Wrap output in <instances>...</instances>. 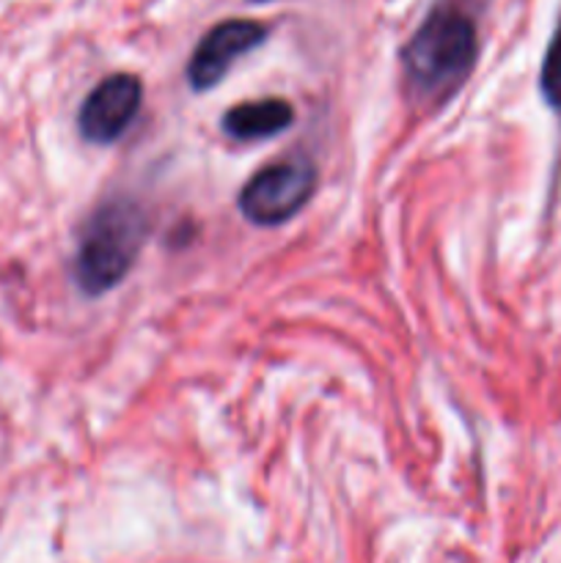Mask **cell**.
Here are the masks:
<instances>
[{"label":"cell","mask_w":561,"mask_h":563,"mask_svg":"<svg viewBox=\"0 0 561 563\" xmlns=\"http://www.w3.org/2000/svg\"><path fill=\"white\" fill-rule=\"evenodd\" d=\"M479 60L476 9L468 0H438L402 49L405 82L418 102L454 97Z\"/></svg>","instance_id":"cell-1"},{"label":"cell","mask_w":561,"mask_h":563,"mask_svg":"<svg viewBox=\"0 0 561 563\" xmlns=\"http://www.w3.org/2000/svg\"><path fill=\"white\" fill-rule=\"evenodd\" d=\"M148 234V220L132 198H110L82 225L75 253V280L86 295L116 289L135 264Z\"/></svg>","instance_id":"cell-2"},{"label":"cell","mask_w":561,"mask_h":563,"mask_svg":"<svg viewBox=\"0 0 561 563\" xmlns=\"http://www.w3.org/2000/svg\"><path fill=\"white\" fill-rule=\"evenodd\" d=\"M317 190V165L308 157H286L248 179L240 212L253 225H280L295 218Z\"/></svg>","instance_id":"cell-3"},{"label":"cell","mask_w":561,"mask_h":563,"mask_svg":"<svg viewBox=\"0 0 561 563\" xmlns=\"http://www.w3.org/2000/svg\"><path fill=\"white\" fill-rule=\"evenodd\" d=\"M141 99L143 86L135 75L116 71V75L105 77L82 99L80 113H77L80 135L88 143H97V146H108V143L119 141L135 121L138 110H141Z\"/></svg>","instance_id":"cell-4"},{"label":"cell","mask_w":561,"mask_h":563,"mask_svg":"<svg viewBox=\"0 0 561 563\" xmlns=\"http://www.w3.org/2000/svg\"><path fill=\"white\" fill-rule=\"evenodd\" d=\"M270 27L258 20H223L209 27L193 49L187 64V80L196 91L215 88L237 58L256 49L267 38Z\"/></svg>","instance_id":"cell-5"},{"label":"cell","mask_w":561,"mask_h":563,"mask_svg":"<svg viewBox=\"0 0 561 563\" xmlns=\"http://www.w3.org/2000/svg\"><path fill=\"white\" fill-rule=\"evenodd\" d=\"M292 121H295V110L286 99H258V102H242L226 110L223 132L234 141L251 143L278 135Z\"/></svg>","instance_id":"cell-6"},{"label":"cell","mask_w":561,"mask_h":563,"mask_svg":"<svg viewBox=\"0 0 561 563\" xmlns=\"http://www.w3.org/2000/svg\"><path fill=\"white\" fill-rule=\"evenodd\" d=\"M539 93L548 102L550 110H561V20L550 36L548 49L542 55V69H539Z\"/></svg>","instance_id":"cell-7"},{"label":"cell","mask_w":561,"mask_h":563,"mask_svg":"<svg viewBox=\"0 0 561 563\" xmlns=\"http://www.w3.org/2000/svg\"><path fill=\"white\" fill-rule=\"evenodd\" d=\"M468 3H471L473 9H479V5H484V3H487V0H468Z\"/></svg>","instance_id":"cell-8"},{"label":"cell","mask_w":561,"mask_h":563,"mask_svg":"<svg viewBox=\"0 0 561 563\" xmlns=\"http://www.w3.org/2000/svg\"><path fill=\"white\" fill-rule=\"evenodd\" d=\"M258 3H264V0H258Z\"/></svg>","instance_id":"cell-9"}]
</instances>
